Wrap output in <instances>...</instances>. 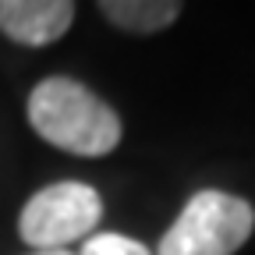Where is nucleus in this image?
Segmentation results:
<instances>
[{"instance_id": "nucleus-6", "label": "nucleus", "mask_w": 255, "mask_h": 255, "mask_svg": "<svg viewBox=\"0 0 255 255\" xmlns=\"http://www.w3.org/2000/svg\"><path fill=\"white\" fill-rule=\"evenodd\" d=\"M78 255H149V248L142 241L121 238V234H100V238L85 241V248Z\"/></svg>"}, {"instance_id": "nucleus-3", "label": "nucleus", "mask_w": 255, "mask_h": 255, "mask_svg": "<svg viewBox=\"0 0 255 255\" xmlns=\"http://www.w3.org/2000/svg\"><path fill=\"white\" fill-rule=\"evenodd\" d=\"M100 216H103V202L96 195V188L82 181H60L36 191L25 202L18 216V234L36 252H57L68 248V241L92 234Z\"/></svg>"}, {"instance_id": "nucleus-2", "label": "nucleus", "mask_w": 255, "mask_h": 255, "mask_svg": "<svg viewBox=\"0 0 255 255\" xmlns=\"http://www.w3.org/2000/svg\"><path fill=\"white\" fill-rule=\"evenodd\" d=\"M255 227L245 199L227 191H199L163 234L156 255H234Z\"/></svg>"}, {"instance_id": "nucleus-5", "label": "nucleus", "mask_w": 255, "mask_h": 255, "mask_svg": "<svg viewBox=\"0 0 255 255\" xmlns=\"http://www.w3.org/2000/svg\"><path fill=\"white\" fill-rule=\"evenodd\" d=\"M100 11L107 14L110 25L145 36V32H159L170 21H177L181 4H174V0H103Z\"/></svg>"}, {"instance_id": "nucleus-1", "label": "nucleus", "mask_w": 255, "mask_h": 255, "mask_svg": "<svg viewBox=\"0 0 255 255\" xmlns=\"http://www.w3.org/2000/svg\"><path fill=\"white\" fill-rule=\"evenodd\" d=\"M28 124L50 145L75 156H107L121 142L117 114L75 78H43L28 96Z\"/></svg>"}, {"instance_id": "nucleus-7", "label": "nucleus", "mask_w": 255, "mask_h": 255, "mask_svg": "<svg viewBox=\"0 0 255 255\" xmlns=\"http://www.w3.org/2000/svg\"><path fill=\"white\" fill-rule=\"evenodd\" d=\"M32 255H75V252H68V248H57V252H32Z\"/></svg>"}, {"instance_id": "nucleus-4", "label": "nucleus", "mask_w": 255, "mask_h": 255, "mask_svg": "<svg viewBox=\"0 0 255 255\" xmlns=\"http://www.w3.org/2000/svg\"><path fill=\"white\" fill-rule=\"evenodd\" d=\"M68 0H0V32L25 46H46L71 28Z\"/></svg>"}]
</instances>
